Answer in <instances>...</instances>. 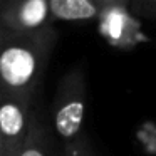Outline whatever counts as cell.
Segmentation results:
<instances>
[{
	"instance_id": "6da1fadb",
	"label": "cell",
	"mask_w": 156,
	"mask_h": 156,
	"mask_svg": "<svg viewBox=\"0 0 156 156\" xmlns=\"http://www.w3.org/2000/svg\"><path fill=\"white\" fill-rule=\"evenodd\" d=\"M55 42L57 30L54 27L35 34L0 32V91L39 99Z\"/></svg>"
},
{
	"instance_id": "8fae6325",
	"label": "cell",
	"mask_w": 156,
	"mask_h": 156,
	"mask_svg": "<svg viewBox=\"0 0 156 156\" xmlns=\"http://www.w3.org/2000/svg\"><path fill=\"white\" fill-rule=\"evenodd\" d=\"M0 156H5V146H4V139H2V134H0Z\"/></svg>"
},
{
	"instance_id": "9c48e42d",
	"label": "cell",
	"mask_w": 156,
	"mask_h": 156,
	"mask_svg": "<svg viewBox=\"0 0 156 156\" xmlns=\"http://www.w3.org/2000/svg\"><path fill=\"white\" fill-rule=\"evenodd\" d=\"M131 12L134 15H141V17L156 20V0H149L146 4L134 5V7H131Z\"/></svg>"
},
{
	"instance_id": "52a82bcc",
	"label": "cell",
	"mask_w": 156,
	"mask_h": 156,
	"mask_svg": "<svg viewBox=\"0 0 156 156\" xmlns=\"http://www.w3.org/2000/svg\"><path fill=\"white\" fill-rule=\"evenodd\" d=\"M54 20L86 22L98 20L108 0H47Z\"/></svg>"
},
{
	"instance_id": "277c9868",
	"label": "cell",
	"mask_w": 156,
	"mask_h": 156,
	"mask_svg": "<svg viewBox=\"0 0 156 156\" xmlns=\"http://www.w3.org/2000/svg\"><path fill=\"white\" fill-rule=\"evenodd\" d=\"M47 0H5L0 7V32L35 34L52 25Z\"/></svg>"
},
{
	"instance_id": "30bf717a",
	"label": "cell",
	"mask_w": 156,
	"mask_h": 156,
	"mask_svg": "<svg viewBox=\"0 0 156 156\" xmlns=\"http://www.w3.org/2000/svg\"><path fill=\"white\" fill-rule=\"evenodd\" d=\"M118 2H122V4H128L129 7H134V5L146 4V2H149V0H118Z\"/></svg>"
},
{
	"instance_id": "5b68a950",
	"label": "cell",
	"mask_w": 156,
	"mask_h": 156,
	"mask_svg": "<svg viewBox=\"0 0 156 156\" xmlns=\"http://www.w3.org/2000/svg\"><path fill=\"white\" fill-rule=\"evenodd\" d=\"M98 22L101 35L116 47H133L141 41V25L128 4L108 0Z\"/></svg>"
},
{
	"instance_id": "3957f363",
	"label": "cell",
	"mask_w": 156,
	"mask_h": 156,
	"mask_svg": "<svg viewBox=\"0 0 156 156\" xmlns=\"http://www.w3.org/2000/svg\"><path fill=\"white\" fill-rule=\"evenodd\" d=\"M37 104L39 99L0 91V134L4 139L5 156H19Z\"/></svg>"
},
{
	"instance_id": "7a4b0ae2",
	"label": "cell",
	"mask_w": 156,
	"mask_h": 156,
	"mask_svg": "<svg viewBox=\"0 0 156 156\" xmlns=\"http://www.w3.org/2000/svg\"><path fill=\"white\" fill-rule=\"evenodd\" d=\"M86 104H87V81L82 67H72L61 77L54 94L49 126L57 146H64L79 139L84 133Z\"/></svg>"
},
{
	"instance_id": "7c38bea8",
	"label": "cell",
	"mask_w": 156,
	"mask_h": 156,
	"mask_svg": "<svg viewBox=\"0 0 156 156\" xmlns=\"http://www.w3.org/2000/svg\"><path fill=\"white\" fill-rule=\"evenodd\" d=\"M4 2H5V0H0V7H2V5H4Z\"/></svg>"
},
{
	"instance_id": "8992f818",
	"label": "cell",
	"mask_w": 156,
	"mask_h": 156,
	"mask_svg": "<svg viewBox=\"0 0 156 156\" xmlns=\"http://www.w3.org/2000/svg\"><path fill=\"white\" fill-rule=\"evenodd\" d=\"M57 141L52 134L49 119L41 106V101H39V104L35 106L27 139H25L19 156H57Z\"/></svg>"
},
{
	"instance_id": "ba28073f",
	"label": "cell",
	"mask_w": 156,
	"mask_h": 156,
	"mask_svg": "<svg viewBox=\"0 0 156 156\" xmlns=\"http://www.w3.org/2000/svg\"><path fill=\"white\" fill-rule=\"evenodd\" d=\"M57 156H94V151H92V146L89 143L87 136L82 134L76 141L59 146Z\"/></svg>"
}]
</instances>
